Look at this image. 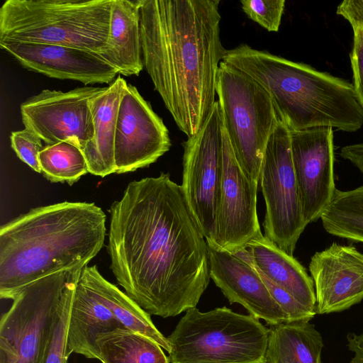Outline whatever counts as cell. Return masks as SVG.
Here are the masks:
<instances>
[{"mask_svg":"<svg viewBox=\"0 0 363 363\" xmlns=\"http://www.w3.org/2000/svg\"><path fill=\"white\" fill-rule=\"evenodd\" d=\"M109 213L111 269L125 294L162 318L196 307L210 281L209 256L181 185L163 172L133 181Z\"/></svg>","mask_w":363,"mask_h":363,"instance_id":"1","label":"cell"},{"mask_svg":"<svg viewBox=\"0 0 363 363\" xmlns=\"http://www.w3.org/2000/svg\"><path fill=\"white\" fill-rule=\"evenodd\" d=\"M266 363H289L286 361L277 360L272 358H267Z\"/></svg>","mask_w":363,"mask_h":363,"instance_id":"35","label":"cell"},{"mask_svg":"<svg viewBox=\"0 0 363 363\" xmlns=\"http://www.w3.org/2000/svg\"><path fill=\"white\" fill-rule=\"evenodd\" d=\"M121 325L79 277L68 328V352L96 359V338Z\"/></svg>","mask_w":363,"mask_h":363,"instance_id":"20","label":"cell"},{"mask_svg":"<svg viewBox=\"0 0 363 363\" xmlns=\"http://www.w3.org/2000/svg\"><path fill=\"white\" fill-rule=\"evenodd\" d=\"M38 158L43 177L52 183L72 185L89 172L82 150L67 141L45 145Z\"/></svg>","mask_w":363,"mask_h":363,"instance_id":"25","label":"cell"},{"mask_svg":"<svg viewBox=\"0 0 363 363\" xmlns=\"http://www.w3.org/2000/svg\"><path fill=\"white\" fill-rule=\"evenodd\" d=\"M141 0H113L109 32L104 50L98 54L127 77L144 67L140 33Z\"/></svg>","mask_w":363,"mask_h":363,"instance_id":"17","label":"cell"},{"mask_svg":"<svg viewBox=\"0 0 363 363\" xmlns=\"http://www.w3.org/2000/svg\"><path fill=\"white\" fill-rule=\"evenodd\" d=\"M291 150L303 219L320 218L335 191L333 130L316 127L290 131Z\"/></svg>","mask_w":363,"mask_h":363,"instance_id":"13","label":"cell"},{"mask_svg":"<svg viewBox=\"0 0 363 363\" xmlns=\"http://www.w3.org/2000/svg\"><path fill=\"white\" fill-rule=\"evenodd\" d=\"M0 47L26 69L84 84H111L118 71L97 54L75 47L0 41Z\"/></svg>","mask_w":363,"mask_h":363,"instance_id":"15","label":"cell"},{"mask_svg":"<svg viewBox=\"0 0 363 363\" xmlns=\"http://www.w3.org/2000/svg\"><path fill=\"white\" fill-rule=\"evenodd\" d=\"M347 346L353 354L350 363H363V331L360 333H349Z\"/></svg>","mask_w":363,"mask_h":363,"instance_id":"33","label":"cell"},{"mask_svg":"<svg viewBox=\"0 0 363 363\" xmlns=\"http://www.w3.org/2000/svg\"><path fill=\"white\" fill-rule=\"evenodd\" d=\"M216 94L236 159L245 174L258 183L267 145L279 121L272 101L257 82L223 62Z\"/></svg>","mask_w":363,"mask_h":363,"instance_id":"6","label":"cell"},{"mask_svg":"<svg viewBox=\"0 0 363 363\" xmlns=\"http://www.w3.org/2000/svg\"><path fill=\"white\" fill-rule=\"evenodd\" d=\"M353 31L354 34H356L363 43V29H356L354 30Z\"/></svg>","mask_w":363,"mask_h":363,"instance_id":"34","label":"cell"},{"mask_svg":"<svg viewBox=\"0 0 363 363\" xmlns=\"http://www.w3.org/2000/svg\"><path fill=\"white\" fill-rule=\"evenodd\" d=\"M220 0H141L144 67L177 127L187 138L216 103L225 50Z\"/></svg>","mask_w":363,"mask_h":363,"instance_id":"2","label":"cell"},{"mask_svg":"<svg viewBox=\"0 0 363 363\" xmlns=\"http://www.w3.org/2000/svg\"><path fill=\"white\" fill-rule=\"evenodd\" d=\"M127 84L123 77L118 76L103 92L89 101L94 133L82 152L88 172L94 175L104 177L116 173V127L121 99Z\"/></svg>","mask_w":363,"mask_h":363,"instance_id":"18","label":"cell"},{"mask_svg":"<svg viewBox=\"0 0 363 363\" xmlns=\"http://www.w3.org/2000/svg\"><path fill=\"white\" fill-rule=\"evenodd\" d=\"M80 277L121 325L155 341L169 352L167 337L155 327L150 315L125 293L106 280L96 265L83 267Z\"/></svg>","mask_w":363,"mask_h":363,"instance_id":"21","label":"cell"},{"mask_svg":"<svg viewBox=\"0 0 363 363\" xmlns=\"http://www.w3.org/2000/svg\"><path fill=\"white\" fill-rule=\"evenodd\" d=\"M106 88L84 86L67 91L43 89L21 104L25 128L46 145L67 141L83 150L94 133L89 101Z\"/></svg>","mask_w":363,"mask_h":363,"instance_id":"10","label":"cell"},{"mask_svg":"<svg viewBox=\"0 0 363 363\" xmlns=\"http://www.w3.org/2000/svg\"><path fill=\"white\" fill-rule=\"evenodd\" d=\"M96 349L101 363H170L158 343L123 325L98 335Z\"/></svg>","mask_w":363,"mask_h":363,"instance_id":"23","label":"cell"},{"mask_svg":"<svg viewBox=\"0 0 363 363\" xmlns=\"http://www.w3.org/2000/svg\"><path fill=\"white\" fill-rule=\"evenodd\" d=\"M246 248L255 267L303 306L315 311L313 281L300 262L262 233L251 240Z\"/></svg>","mask_w":363,"mask_h":363,"instance_id":"19","label":"cell"},{"mask_svg":"<svg viewBox=\"0 0 363 363\" xmlns=\"http://www.w3.org/2000/svg\"><path fill=\"white\" fill-rule=\"evenodd\" d=\"M259 181L266 204L264 236L293 256L307 224L294 169L290 130L280 121L267 145Z\"/></svg>","mask_w":363,"mask_h":363,"instance_id":"8","label":"cell"},{"mask_svg":"<svg viewBox=\"0 0 363 363\" xmlns=\"http://www.w3.org/2000/svg\"><path fill=\"white\" fill-rule=\"evenodd\" d=\"M234 254L252 264L265 284L272 297L287 315L288 323L310 321L315 317L317 314L315 311L311 310L303 306L289 293L272 282L253 265L249 259L247 248Z\"/></svg>","mask_w":363,"mask_h":363,"instance_id":"27","label":"cell"},{"mask_svg":"<svg viewBox=\"0 0 363 363\" xmlns=\"http://www.w3.org/2000/svg\"><path fill=\"white\" fill-rule=\"evenodd\" d=\"M323 339L310 321L284 323L269 328L267 358L289 363H323Z\"/></svg>","mask_w":363,"mask_h":363,"instance_id":"22","label":"cell"},{"mask_svg":"<svg viewBox=\"0 0 363 363\" xmlns=\"http://www.w3.org/2000/svg\"><path fill=\"white\" fill-rule=\"evenodd\" d=\"M223 123L218 101L201 129L183 143L181 185L208 243L216 245L222 170Z\"/></svg>","mask_w":363,"mask_h":363,"instance_id":"9","label":"cell"},{"mask_svg":"<svg viewBox=\"0 0 363 363\" xmlns=\"http://www.w3.org/2000/svg\"><path fill=\"white\" fill-rule=\"evenodd\" d=\"M269 328L227 307L189 308L167 337L170 363H266Z\"/></svg>","mask_w":363,"mask_h":363,"instance_id":"5","label":"cell"},{"mask_svg":"<svg viewBox=\"0 0 363 363\" xmlns=\"http://www.w3.org/2000/svg\"><path fill=\"white\" fill-rule=\"evenodd\" d=\"M320 219L329 234L363 243V185L347 191L336 189Z\"/></svg>","mask_w":363,"mask_h":363,"instance_id":"24","label":"cell"},{"mask_svg":"<svg viewBox=\"0 0 363 363\" xmlns=\"http://www.w3.org/2000/svg\"><path fill=\"white\" fill-rule=\"evenodd\" d=\"M258 183L239 164L223 126L222 170L216 220L218 247L236 253L260 234L257 213Z\"/></svg>","mask_w":363,"mask_h":363,"instance_id":"12","label":"cell"},{"mask_svg":"<svg viewBox=\"0 0 363 363\" xmlns=\"http://www.w3.org/2000/svg\"><path fill=\"white\" fill-rule=\"evenodd\" d=\"M350 57L354 89L357 100L363 108V43L356 34H354L353 47Z\"/></svg>","mask_w":363,"mask_h":363,"instance_id":"30","label":"cell"},{"mask_svg":"<svg viewBox=\"0 0 363 363\" xmlns=\"http://www.w3.org/2000/svg\"><path fill=\"white\" fill-rule=\"evenodd\" d=\"M247 16L268 31L279 30L285 7L284 0H242Z\"/></svg>","mask_w":363,"mask_h":363,"instance_id":"28","label":"cell"},{"mask_svg":"<svg viewBox=\"0 0 363 363\" xmlns=\"http://www.w3.org/2000/svg\"><path fill=\"white\" fill-rule=\"evenodd\" d=\"M317 314L347 310L363 300V253L333 242L311 258Z\"/></svg>","mask_w":363,"mask_h":363,"instance_id":"14","label":"cell"},{"mask_svg":"<svg viewBox=\"0 0 363 363\" xmlns=\"http://www.w3.org/2000/svg\"><path fill=\"white\" fill-rule=\"evenodd\" d=\"M210 277L230 303H237L250 315L277 325L288 317L274 300L252 264L207 242Z\"/></svg>","mask_w":363,"mask_h":363,"instance_id":"16","label":"cell"},{"mask_svg":"<svg viewBox=\"0 0 363 363\" xmlns=\"http://www.w3.org/2000/svg\"><path fill=\"white\" fill-rule=\"evenodd\" d=\"M106 215L91 202L63 201L30 209L0 228V297L48 275L83 268L100 252Z\"/></svg>","mask_w":363,"mask_h":363,"instance_id":"3","label":"cell"},{"mask_svg":"<svg viewBox=\"0 0 363 363\" xmlns=\"http://www.w3.org/2000/svg\"><path fill=\"white\" fill-rule=\"evenodd\" d=\"M113 0H6L0 41L72 46L96 54L107 43Z\"/></svg>","mask_w":363,"mask_h":363,"instance_id":"4","label":"cell"},{"mask_svg":"<svg viewBox=\"0 0 363 363\" xmlns=\"http://www.w3.org/2000/svg\"><path fill=\"white\" fill-rule=\"evenodd\" d=\"M340 155L352 163L363 174V143L344 146Z\"/></svg>","mask_w":363,"mask_h":363,"instance_id":"32","label":"cell"},{"mask_svg":"<svg viewBox=\"0 0 363 363\" xmlns=\"http://www.w3.org/2000/svg\"><path fill=\"white\" fill-rule=\"evenodd\" d=\"M82 270L68 283L57 307L44 363H67L68 328L75 289Z\"/></svg>","mask_w":363,"mask_h":363,"instance_id":"26","label":"cell"},{"mask_svg":"<svg viewBox=\"0 0 363 363\" xmlns=\"http://www.w3.org/2000/svg\"><path fill=\"white\" fill-rule=\"evenodd\" d=\"M336 13L346 19L353 30L363 29V0H345L339 4Z\"/></svg>","mask_w":363,"mask_h":363,"instance_id":"31","label":"cell"},{"mask_svg":"<svg viewBox=\"0 0 363 363\" xmlns=\"http://www.w3.org/2000/svg\"><path fill=\"white\" fill-rule=\"evenodd\" d=\"M170 147L169 130L162 119L138 89L127 84L121 99L116 127V173L132 172L148 167Z\"/></svg>","mask_w":363,"mask_h":363,"instance_id":"11","label":"cell"},{"mask_svg":"<svg viewBox=\"0 0 363 363\" xmlns=\"http://www.w3.org/2000/svg\"><path fill=\"white\" fill-rule=\"evenodd\" d=\"M11 146L18 158L38 173L42 174L39 154L44 148L43 140L31 130L24 128L13 131Z\"/></svg>","mask_w":363,"mask_h":363,"instance_id":"29","label":"cell"},{"mask_svg":"<svg viewBox=\"0 0 363 363\" xmlns=\"http://www.w3.org/2000/svg\"><path fill=\"white\" fill-rule=\"evenodd\" d=\"M82 269L48 275L14 294L11 307L0 320V363H44L63 293Z\"/></svg>","mask_w":363,"mask_h":363,"instance_id":"7","label":"cell"}]
</instances>
